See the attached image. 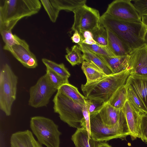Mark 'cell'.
<instances>
[{"label": "cell", "instance_id": "35", "mask_svg": "<svg viewBox=\"0 0 147 147\" xmlns=\"http://www.w3.org/2000/svg\"><path fill=\"white\" fill-rule=\"evenodd\" d=\"M86 105H87L90 115L98 111L104 104V103L92 100L86 99Z\"/></svg>", "mask_w": 147, "mask_h": 147}, {"label": "cell", "instance_id": "26", "mask_svg": "<svg viewBox=\"0 0 147 147\" xmlns=\"http://www.w3.org/2000/svg\"><path fill=\"white\" fill-rule=\"evenodd\" d=\"M66 51L67 54L65 55V58L72 66L82 63L84 61L81 51L77 45H74L70 49L67 47Z\"/></svg>", "mask_w": 147, "mask_h": 147}, {"label": "cell", "instance_id": "6", "mask_svg": "<svg viewBox=\"0 0 147 147\" xmlns=\"http://www.w3.org/2000/svg\"><path fill=\"white\" fill-rule=\"evenodd\" d=\"M18 78L10 66L3 65L0 72V109L7 116L11 114L16 98Z\"/></svg>", "mask_w": 147, "mask_h": 147}, {"label": "cell", "instance_id": "32", "mask_svg": "<svg viewBox=\"0 0 147 147\" xmlns=\"http://www.w3.org/2000/svg\"><path fill=\"white\" fill-rule=\"evenodd\" d=\"M40 1L51 20L53 22H55L60 11L52 4L50 0H41Z\"/></svg>", "mask_w": 147, "mask_h": 147}, {"label": "cell", "instance_id": "18", "mask_svg": "<svg viewBox=\"0 0 147 147\" xmlns=\"http://www.w3.org/2000/svg\"><path fill=\"white\" fill-rule=\"evenodd\" d=\"M108 34V47L115 56L129 55L131 50L128 46L117 36L106 29Z\"/></svg>", "mask_w": 147, "mask_h": 147}, {"label": "cell", "instance_id": "15", "mask_svg": "<svg viewBox=\"0 0 147 147\" xmlns=\"http://www.w3.org/2000/svg\"><path fill=\"white\" fill-rule=\"evenodd\" d=\"M125 85L137 95L147 110V76L131 74L127 78Z\"/></svg>", "mask_w": 147, "mask_h": 147}, {"label": "cell", "instance_id": "11", "mask_svg": "<svg viewBox=\"0 0 147 147\" xmlns=\"http://www.w3.org/2000/svg\"><path fill=\"white\" fill-rule=\"evenodd\" d=\"M98 112L105 124L119 128L124 138L130 135L125 117L121 110L116 109L107 103L100 108Z\"/></svg>", "mask_w": 147, "mask_h": 147}, {"label": "cell", "instance_id": "3", "mask_svg": "<svg viewBox=\"0 0 147 147\" xmlns=\"http://www.w3.org/2000/svg\"><path fill=\"white\" fill-rule=\"evenodd\" d=\"M38 0H5L0 7V30H12L21 19L37 13Z\"/></svg>", "mask_w": 147, "mask_h": 147}, {"label": "cell", "instance_id": "39", "mask_svg": "<svg viewBox=\"0 0 147 147\" xmlns=\"http://www.w3.org/2000/svg\"><path fill=\"white\" fill-rule=\"evenodd\" d=\"M98 147H112L108 143L105 142H99Z\"/></svg>", "mask_w": 147, "mask_h": 147}, {"label": "cell", "instance_id": "1", "mask_svg": "<svg viewBox=\"0 0 147 147\" xmlns=\"http://www.w3.org/2000/svg\"><path fill=\"white\" fill-rule=\"evenodd\" d=\"M99 25L115 34L131 51L146 44L144 40L146 26L143 23L120 20L105 13L100 17Z\"/></svg>", "mask_w": 147, "mask_h": 147}, {"label": "cell", "instance_id": "20", "mask_svg": "<svg viewBox=\"0 0 147 147\" xmlns=\"http://www.w3.org/2000/svg\"><path fill=\"white\" fill-rule=\"evenodd\" d=\"M71 140L76 147H98L99 142L89 139L87 130L83 127L77 129Z\"/></svg>", "mask_w": 147, "mask_h": 147}, {"label": "cell", "instance_id": "29", "mask_svg": "<svg viewBox=\"0 0 147 147\" xmlns=\"http://www.w3.org/2000/svg\"><path fill=\"white\" fill-rule=\"evenodd\" d=\"M91 32L93 39L97 44L108 47V34L105 28L99 25L98 27Z\"/></svg>", "mask_w": 147, "mask_h": 147}, {"label": "cell", "instance_id": "28", "mask_svg": "<svg viewBox=\"0 0 147 147\" xmlns=\"http://www.w3.org/2000/svg\"><path fill=\"white\" fill-rule=\"evenodd\" d=\"M126 86L127 100L138 112L141 114L147 113V110L139 97L131 88Z\"/></svg>", "mask_w": 147, "mask_h": 147}, {"label": "cell", "instance_id": "16", "mask_svg": "<svg viewBox=\"0 0 147 147\" xmlns=\"http://www.w3.org/2000/svg\"><path fill=\"white\" fill-rule=\"evenodd\" d=\"M10 147H43L29 130L19 131L11 136Z\"/></svg>", "mask_w": 147, "mask_h": 147}, {"label": "cell", "instance_id": "4", "mask_svg": "<svg viewBox=\"0 0 147 147\" xmlns=\"http://www.w3.org/2000/svg\"><path fill=\"white\" fill-rule=\"evenodd\" d=\"M53 101L54 112L59 115L61 120L71 127L77 129L81 127L84 121V105L75 102L58 91Z\"/></svg>", "mask_w": 147, "mask_h": 147}, {"label": "cell", "instance_id": "34", "mask_svg": "<svg viewBox=\"0 0 147 147\" xmlns=\"http://www.w3.org/2000/svg\"><path fill=\"white\" fill-rule=\"evenodd\" d=\"M82 113L84 117V121L81 125V127L85 128L87 131L89 139L91 138L90 131V114L87 105L83 106Z\"/></svg>", "mask_w": 147, "mask_h": 147}, {"label": "cell", "instance_id": "2", "mask_svg": "<svg viewBox=\"0 0 147 147\" xmlns=\"http://www.w3.org/2000/svg\"><path fill=\"white\" fill-rule=\"evenodd\" d=\"M131 72L129 68L117 74L107 75L89 84H82L81 90L86 99L106 103L119 88L125 84Z\"/></svg>", "mask_w": 147, "mask_h": 147}, {"label": "cell", "instance_id": "38", "mask_svg": "<svg viewBox=\"0 0 147 147\" xmlns=\"http://www.w3.org/2000/svg\"><path fill=\"white\" fill-rule=\"evenodd\" d=\"M84 44L88 45H91L97 44L96 42L93 39V37H90L86 38L81 41Z\"/></svg>", "mask_w": 147, "mask_h": 147}, {"label": "cell", "instance_id": "8", "mask_svg": "<svg viewBox=\"0 0 147 147\" xmlns=\"http://www.w3.org/2000/svg\"><path fill=\"white\" fill-rule=\"evenodd\" d=\"M57 90L45 74L38 79L34 85L30 87L29 105L36 108L47 106Z\"/></svg>", "mask_w": 147, "mask_h": 147}, {"label": "cell", "instance_id": "30", "mask_svg": "<svg viewBox=\"0 0 147 147\" xmlns=\"http://www.w3.org/2000/svg\"><path fill=\"white\" fill-rule=\"evenodd\" d=\"M46 72L49 81L57 90L62 85L69 83L68 78L61 76L48 68L46 67Z\"/></svg>", "mask_w": 147, "mask_h": 147}, {"label": "cell", "instance_id": "17", "mask_svg": "<svg viewBox=\"0 0 147 147\" xmlns=\"http://www.w3.org/2000/svg\"><path fill=\"white\" fill-rule=\"evenodd\" d=\"M98 56L111 70L113 74H117L129 68V55L113 57Z\"/></svg>", "mask_w": 147, "mask_h": 147}, {"label": "cell", "instance_id": "23", "mask_svg": "<svg viewBox=\"0 0 147 147\" xmlns=\"http://www.w3.org/2000/svg\"><path fill=\"white\" fill-rule=\"evenodd\" d=\"M127 100V89L125 84L117 90L107 103L115 108L121 110Z\"/></svg>", "mask_w": 147, "mask_h": 147}, {"label": "cell", "instance_id": "33", "mask_svg": "<svg viewBox=\"0 0 147 147\" xmlns=\"http://www.w3.org/2000/svg\"><path fill=\"white\" fill-rule=\"evenodd\" d=\"M131 1L141 18L147 17V0H134Z\"/></svg>", "mask_w": 147, "mask_h": 147}, {"label": "cell", "instance_id": "12", "mask_svg": "<svg viewBox=\"0 0 147 147\" xmlns=\"http://www.w3.org/2000/svg\"><path fill=\"white\" fill-rule=\"evenodd\" d=\"M129 55L131 74L147 76V44L132 50Z\"/></svg>", "mask_w": 147, "mask_h": 147}, {"label": "cell", "instance_id": "21", "mask_svg": "<svg viewBox=\"0 0 147 147\" xmlns=\"http://www.w3.org/2000/svg\"><path fill=\"white\" fill-rule=\"evenodd\" d=\"M81 68L86 78V85L99 80L107 76L96 66L86 61L82 63Z\"/></svg>", "mask_w": 147, "mask_h": 147}, {"label": "cell", "instance_id": "19", "mask_svg": "<svg viewBox=\"0 0 147 147\" xmlns=\"http://www.w3.org/2000/svg\"><path fill=\"white\" fill-rule=\"evenodd\" d=\"M78 44L83 53L84 60L93 64L107 75L113 74L111 70L98 55L88 50L81 42Z\"/></svg>", "mask_w": 147, "mask_h": 147}, {"label": "cell", "instance_id": "25", "mask_svg": "<svg viewBox=\"0 0 147 147\" xmlns=\"http://www.w3.org/2000/svg\"><path fill=\"white\" fill-rule=\"evenodd\" d=\"M11 30H0L1 35L5 43L3 47L4 50H6L8 48L15 44L28 45L24 40L21 39L16 35L13 34Z\"/></svg>", "mask_w": 147, "mask_h": 147}, {"label": "cell", "instance_id": "37", "mask_svg": "<svg viewBox=\"0 0 147 147\" xmlns=\"http://www.w3.org/2000/svg\"><path fill=\"white\" fill-rule=\"evenodd\" d=\"M71 39L73 42L78 44L81 42V37L80 34L77 30L74 31Z\"/></svg>", "mask_w": 147, "mask_h": 147}, {"label": "cell", "instance_id": "10", "mask_svg": "<svg viewBox=\"0 0 147 147\" xmlns=\"http://www.w3.org/2000/svg\"><path fill=\"white\" fill-rule=\"evenodd\" d=\"M105 13L120 20L142 23L131 0L114 1L109 5Z\"/></svg>", "mask_w": 147, "mask_h": 147}, {"label": "cell", "instance_id": "13", "mask_svg": "<svg viewBox=\"0 0 147 147\" xmlns=\"http://www.w3.org/2000/svg\"><path fill=\"white\" fill-rule=\"evenodd\" d=\"M121 110L125 117L132 140L141 138V113L135 109L128 100Z\"/></svg>", "mask_w": 147, "mask_h": 147}, {"label": "cell", "instance_id": "9", "mask_svg": "<svg viewBox=\"0 0 147 147\" xmlns=\"http://www.w3.org/2000/svg\"><path fill=\"white\" fill-rule=\"evenodd\" d=\"M90 137L94 140L101 142L124 138L119 128L108 126L103 122L98 111L90 115Z\"/></svg>", "mask_w": 147, "mask_h": 147}, {"label": "cell", "instance_id": "31", "mask_svg": "<svg viewBox=\"0 0 147 147\" xmlns=\"http://www.w3.org/2000/svg\"><path fill=\"white\" fill-rule=\"evenodd\" d=\"M82 44L89 51L98 55L107 57L115 56L108 47L102 46L97 44L91 45Z\"/></svg>", "mask_w": 147, "mask_h": 147}, {"label": "cell", "instance_id": "22", "mask_svg": "<svg viewBox=\"0 0 147 147\" xmlns=\"http://www.w3.org/2000/svg\"><path fill=\"white\" fill-rule=\"evenodd\" d=\"M57 91L75 102L83 105L86 104V98L80 93L77 88L69 83L61 86Z\"/></svg>", "mask_w": 147, "mask_h": 147}, {"label": "cell", "instance_id": "5", "mask_svg": "<svg viewBox=\"0 0 147 147\" xmlns=\"http://www.w3.org/2000/svg\"><path fill=\"white\" fill-rule=\"evenodd\" d=\"M30 127L42 145L47 147H59L61 133L58 129V126L52 119L41 116L32 117Z\"/></svg>", "mask_w": 147, "mask_h": 147}, {"label": "cell", "instance_id": "7", "mask_svg": "<svg viewBox=\"0 0 147 147\" xmlns=\"http://www.w3.org/2000/svg\"><path fill=\"white\" fill-rule=\"evenodd\" d=\"M73 12L74 20L70 33L76 30L80 34L85 31L92 32L99 27L100 16L97 10L85 4L77 8Z\"/></svg>", "mask_w": 147, "mask_h": 147}, {"label": "cell", "instance_id": "36", "mask_svg": "<svg viewBox=\"0 0 147 147\" xmlns=\"http://www.w3.org/2000/svg\"><path fill=\"white\" fill-rule=\"evenodd\" d=\"M141 139L144 142L147 143V113L141 114Z\"/></svg>", "mask_w": 147, "mask_h": 147}, {"label": "cell", "instance_id": "27", "mask_svg": "<svg viewBox=\"0 0 147 147\" xmlns=\"http://www.w3.org/2000/svg\"><path fill=\"white\" fill-rule=\"evenodd\" d=\"M42 61L47 68L65 78H68L70 74L63 63L58 64L46 58H42Z\"/></svg>", "mask_w": 147, "mask_h": 147}, {"label": "cell", "instance_id": "14", "mask_svg": "<svg viewBox=\"0 0 147 147\" xmlns=\"http://www.w3.org/2000/svg\"><path fill=\"white\" fill-rule=\"evenodd\" d=\"M6 50L10 52L24 67L28 68H34L38 66L35 55L29 49V45L15 44Z\"/></svg>", "mask_w": 147, "mask_h": 147}, {"label": "cell", "instance_id": "24", "mask_svg": "<svg viewBox=\"0 0 147 147\" xmlns=\"http://www.w3.org/2000/svg\"><path fill=\"white\" fill-rule=\"evenodd\" d=\"M52 4L59 11L65 10L73 11L86 4V0H50Z\"/></svg>", "mask_w": 147, "mask_h": 147}, {"label": "cell", "instance_id": "40", "mask_svg": "<svg viewBox=\"0 0 147 147\" xmlns=\"http://www.w3.org/2000/svg\"><path fill=\"white\" fill-rule=\"evenodd\" d=\"M146 26V29L144 37V40L146 44H147V26Z\"/></svg>", "mask_w": 147, "mask_h": 147}]
</instances>
